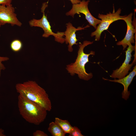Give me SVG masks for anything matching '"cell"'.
<instances>
[{"label":"cell","instance_id":"ac0fdd59","mask_svg":"<svg viewBox=\"0 0 136 136\" xmlns=\"http://www.w3.org/2000/svg\"><path fill=\"white\" fill-rule=\"evenodd\" d=\"M12 0H0V5L8 6L11 4Z\"/></svg>","mask_w":136,"mask_h":136},{"label":"cell","instance_id":"30bf717a","mask_svg":"<svg viewBox=\"0 0 136 136\" xmlns=\"http://www.w3.org/2000/svg\"><path fill=\"white\" fill-rule=\"evenodd\" d=\"M89 26L87 25L84 27H78L76 28L74 27L72 24L70 22L67 24L66 29L64 32L65 36V43L68 45V50L70 52H72L73 50V46L75 44H77V42L78 40L77 39L76 32L77 30L84 29L85 28Z\"/></svg>","mask_w":136,"mask_h":136},{"label":"cell","instance_id":"7a4b0ae2","mask_svg":"<svg viewBox=\"0 0 136 136\" xmlns=\"http://www.w3.org/2000/svg\"><path fill=\"white\" fill-rule=\"evenodd\" d=\"M18 106L21 115L29 123L39 125L46 118L47 111L44 108L19 94Z\"/></svg>","mask_w":136,"mask_h":136},{"label":"cell","instance_id":"9c48e42d","mask_svg":"<svg viewBox=\"0 0 136 136\" xmlns=\"http://www.w3.org/2000/svg\"><path fill=\"white\" fill-rule=\"evenodd\" d=\"M133 15L132 13H131L122 19L126 24L127 31L124 38L121 41L117 42V45H122L123 50L126 48L129 44L134 43V34L135 32V29L132 24Z\"/></svg>","mask_w":136,"mask_h":136},{"label":"cell","instance_id":"8992f818","mask_svg":"<svg viewBox=\"0 0 136 136\" xmlns=\"http://www.w3.org/2000/svg\"><path fill=\"white\" fill-rule=\"evenodd\" d=\"M89 0H83L79 3L73 5L71 9L66 13L67 16H70L74 17L76 14L81 13L84 15L86 20L90 25L93 26L96 29L97 25L101 22V20L95 18L90 12L88 8Z\"/></svg>","mask_w":136,"mask_h":136},{"label":"cell","instance_id":"277c9868","mask_svg":"<svg viewBox=\"0 0 136 136\" xmlns=\"http://www.w3.org/2000/svg\"><path fill=\"white\" fill-rule=\"evenodd\" d=\"M48 2L43 3L41 8V12L43 13L42 18L39 19H33L29 22L30 26L31 27H38L42 28L44 31L42 37L44 38L48 37L50 36L54 37L55 41L61 44L64 43L65 39L63 38L64 32L58 31L55 33L52 30L51 27L45 13V9L48 6Z\"/></svg>","mask_w":136,"mask_h":136},{"label":"cell","instance_id":"e0dca14e","mask_svg":"<svg viewBox=\"0 0 136 136\" xmlns=\"http://www.w3.org/2000/svg\"><path fill=\"white\" fill-rule=\"evenodd\" d=\"M33 136H48V134L44 131L39 130H36L33 133Z\"/></svg>","mask_w":136,"mask_h":136},{"label":"cell","instance_id":"4fadbf2b","mask_svg":"<svg viewBox=\"0 0 136 136\" xmlns=\"http://www.w3.org/2000/svg\"><path fill=\"white\" fill-rule=\"evenodd\" d=\"M54 122L59 126L66 134L70 133L73 129V126L67 120L56 117Z\"/></svg>","mask_w":136,"mask_h":136},{"label":"cell","instance_id":"7c38bea8","mask_svg":"<svg viewBox=\"0 0 136 136\" xmlns=\"http://www.w3.org/2000/svg\"><path fill=\"white\" fill-rule=\"evenodd\" d=\"M48 130L53 136H65L66 134L55 122L49 123Z\"/></svg>","mask_w":136,"mask_h":136},{"label":"cell","instance_id":"ffe728a7","mask_svg":"<svg viewBox=\"0 0 136 136\" xmlns=\"http://www.w3.org/2000/svg\"><path fill=\"white\" fill-rule=\"evenodd\" d=\"M4 130L2 128H0V136H6L4 134Z\"/></svg>","mask_w":136,"mask_h":136},{"label":"cell","instance_id":"5b68a950","mask_svg":"<svg viewBox=\"0 0 136 136\" xmlns=\"http://www.w3.org/2000/svg\"><path fill=\"white\" fill-rule=\"evenodd\" d=\"M121 10L120 8L115 12L114 9L112 13L110 12L106 15L98 14V18L101 19L100 22L97 26L95 30L91 33V36H95V40L98 41L100 39L101 33L104 30H107L110 25L113 22L122 19L126 15L120 16Z\"/></svg>","mask_w":136,"mask_h":136},{"label":"cell","instance_id":"8fae6325","mask_svg":"<svg viewBox=\"0 0 136 136\" xmlns=\"http://www.w3.org/2000/svg\"><path fill=\"white\" fill-rule=\"evenodd\" d=\"M136 75V66L135 65L132 71L128 75L122 79H115L113 80L104 78L103 79L110 81L119 83L122 85L124 87V90L122 93V98L124 100H127L130 95V91L128 90V88Z\"/></svg>","mask_w":136,"mask_h":136},{"label":"cell","instance_id":"ba28073f","mask_svg":"<svg viewBox=\"0 0 136 136\" xmlns=\"http://www.w3.org/2000/svg\"><path fill=\"white\" fill-rule=\"evenodd\" d=\"M7 23L13 26H21L22 25L18 19L15 8L11 4L8 6L0 5V24L3 25Z\"/></svg>","mask_w":136,"mask_h":136},{"label":"cell","instance_id":"2e32d148","mask_svg":"<svg viewBox=\"0 0 136 136\" xmlns=\"http://www.w3.org/2000/svg\"><path fill=\"white\" fill-rule=\"evenodd\" d=\"M9 59V58L7 57L0 56V76L1 70H4L5 69V67L2 63V62L7 61Z\"/></svg>","mask_w":136,"mask_h":136},{"label":"cell","instance_id":"d6986e66","mask_svg":"<svg viewBox=\"0 0 136 136\" xmlns=\"http://www.w3.org/2000/svg\"><path fill=\"white\" fill-rule=\"evenodd\" d=\"M73 5L80 3L81 1L80 0H70Z\"/></svg>","mask_w":136,"mask_h":136},{"label":"cell","instance_id":"6da1fadb","mask_svg":"<svg viewBox=\"0 0 136 136\" xmlns=\"http://www.w3.org/2000/svg\"><path fill=\"white\" fill-rule=\"evenodd\" d=\"M15 88L19 94L36 102L50 111L52 106L48 94L45 89L34 81L29 80L17 84Z\"/></svg>","mask_w":136,"mask_h":136},{"label":"cell","instance_id":"5bb4252c","mask_svg":"<svg viewBox=\"0 0 136 136\" xmlns=\"http://www.w3.org/2000/svg\"><path fill=\"white\" fill-rule=\"evenodd\" d=\"M22 43L20 40L16 39L13 40L10 44L11 50L15 52H18L22 49Z\"/></svg>","mask_w":136,"mask_h":136},{"label":"cell","instance_id":"52a82bcc","mask_svg":"<svg viewBox=\"0 0 136 136\" xmlns=\"http://www.w3.org/2000/svg\"><path fill=\"white\" fill-rule=\"evenodd\" d=\"M128 46L127 50L125 51L126 57L124 61L119 68L113 71L110 76L111 77L119 79L124 78L128 74L129 71L135 62V61L133 60L131 64H129L131 59V53L135 50V46L131 44H129Z\"/></svg>","mask_w":136,"mask_h":136},{"label":"cell","instance_id":"9a60e30c","mask_svg":"<svg viewBox=\"0 0 136 136\" xmlns=\"http://www.w3.org/2000/svg\"><path fill=\"white\" fill-rule=\"evenodd\" d=\"M69 136H84L81 133V131L77 127H73L71 132L69 133Z\"/></svg>","mask_w":136,"mask_h":136},{"label":"cell","instance_id":"3957f363","mask_svg":"<svg viewBox=\"0 0 136 136\" xmlns=\"http://www.w3.org/2000/svg\"><path fill=\"white\" fill-rule=\"evenodd\" d=\"M93 43V41H85L82 44H79L78 55L74 63L67 65L66 67L68 72L72 76L77 74L79 79L85 81H88L92 78V74L87 73L85 66V64L89 62V56L94 55L95 52L91 51L89 53L86 54L84 52V49L85 47Z\"/></svg>","mask_w":136,"mask_h":136},{"label":"cell","instance_id":"44dd1931","mask_svg":"<svg viewBox=\"0 0 136 136\" xmlns=\"http://www.w3.org/2000/svg\"><path fill=\"white\" fill-rule=\"evenodd\" d=\"M1 25L0 24V27L1 26Z\"/></svg>","mask_w":136,"mask_h":136}]
</instances>
